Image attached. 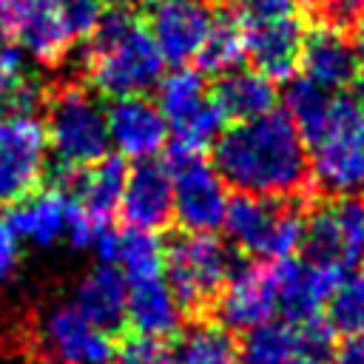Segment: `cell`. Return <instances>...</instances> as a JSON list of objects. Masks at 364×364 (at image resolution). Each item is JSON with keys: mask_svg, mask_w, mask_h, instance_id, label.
Segmentation results:
<instances>
[{"mask_svg": "<svg viewBox=\"0 0 364 364\" xmlns=\"http://www.w3.org/2000/svg\"><path fill=\"white\" fill-rule=\"evenodd\" d=\"M213 148V168L239 193L296 199L313 185L307 145L284 111L228 125Z\"/></svg>", "mask_w": 364, "mask_h": 364, "instance_id": "obj_1", "label": "cell"}, {"mask_svg": "<svg viewBox=\"0 0 364 364\" xmlns=\"http://www.w3.org/2000/svg\"><path fill=\"white\" fill-rule=\"evenodd\" d=\"M85 85L111 100L145 94L165 74V57L145 20L131 9L102 11L94 34L85 40Z\"/></svg>", "mask_w": 364, "mask_h": 364, "instance_id": "obj_2", "label": "cell"}, {"mask_svg": "<svg viewBox=\"0 0 364 364\" xmlns=\"http://www.w3.org/2000/svg\"><path fill=\"white\" fill-rule=\"evenodd\" d=\"M310 179L327 196L364 191V102L350 91L330 97L321 128L307 142Z\"/></svg>", "mask_w": 364, "mask_h": 364, "instance_id": "obj_3", "label": "cell"}, {"mask_svg": "<svg viewBox=\"0 0 364 364\" xmlns=\"http://www.w3.org/2000/svg\"><path fill=\"white\" fill-rule=\"evenodd\" d=\"M43 125L54 154V171L88 168L111 148L105 108L82 82H63L46 97Z\"/></svg>", "mask_w": 364, "mask_h": 364, "instance_id": "obj_4", "label": "cell"}, {"mask_svg": "<svg viewBox=\"0 0 364 364\" xmlns=\"http://www.w3.org/2000/svg\"><path fill=\"white\" fill-rule=\"evenodd\" d=\"M228 239L253 259L282 262L301 247L304 213L293 199L236 193L222 219Z\"/></svg>", "mask_w": 364, "mask_h": 364, "instance_id": "obj_5", "label": "cell"}, {"mask_svg": "<svg viewBox=\"0 0 364 364\" xmlns=\"http://www.w3.org/2000/svg\"><path fill=\"white\" fill-rule=\"evenodd\" d=\"M230 267L233 256L213 233L182 230L162 247V276L182 313H208L225 287Z\"/></svg>", "mask_w": 364, "mask_h": 364, "instance_id": "obj_6", "label": "cell"}, {"mask_svg": "<svg viewBox=\"0 0 364 364\" xmlns=\"http://www.w3.org/2000/svg\"><path fill=\"white\" fill-rule=\"evenodd\" d=\"M165 165L173 176V219L182 230L213 233L228 210V185L205 154L168 145Z\"/></svg>", "mask_w": 364, "mask_h": 364, "instance_id": "obj_7", "label": "cell"}, {"mask_svg": "<svg viewBox=\"0 0 364 364\" xmlns=\"http://www.w3.org/2000/svg\"><path fill=\"white\" fill-rule=\"evenodd\" d=\"M301 256L333 264L338 270H353L364 256V199L333 196L304 213Z\"/></svg>", "mask_w": 364, "mask_h": 364, "instance_id": "obj_8", "label": "cell"}, {"mask_svg": "<svg viewBox=\"0 0 364 364\" xmlns=\"http://www.w3.org/2000/svg\"><path fill=\"white\" fill-rule=\"evenodd\" d=\"M34 353L43 364H111L117 347L111 333L91 324L74 304H60L40 318Z\"/></svg>", "mask_w": 364, "mask_h": 364, "instance_id": "obj_9", "label": "cell"}, {"mask_svg": "<svg viewBox=\"0 0 364 364\" xmlns=\"http://www.w3.org/2000/svg\"><path fill=\"white\" fill-rule=\"evenodd\" d=\"M48 136L34 114L0 119V205H11L40 188L46 176Z\"/></svg>", "mask_w": 364, "mask_h": 364, "instance_id": "obj_10", "label": "cell"}, {"mask_svg": "<svg viewBox=\"0 0 364 364\" xmlns=\"http://www.w3.org/2000/svg\"><path fill=\"white\" fill-rule=\"evenodd\" d=\"M210 310L216 313V321L233 333H247L270 321L279 313L273 262H233L230 276Z\"/></svg>", "mask_w": 364, "mask_h": 364, "instance_id": "obj_11", "label": "cell"}, {"mask_svg": "<svg viewBox=\"0 0 364 364\" xmlns=\"http://www.w3.org/2000/svg\"><path fill=\"white\" fill-rule=\"evenodd\" d=\"M0 20L9 40L43 65H60L71 51L63 0H0Z\"/></svg>", "mask_w": 364, "mask_h": 364, "instance_id": "obj_12", "label": "cell"}, {"mask_svg": "<svg viewBox=\"0 0 364 364\" xmlns=\"http://www.w3.org/2000/svg\"><path fill=\"white\" fill-rule=\"evenodd\" d=\"M273 273H276L279 313L290 324L321 316L333 290L344 279V270H338L333 264L313 262L307 256H299V259L290 256V259L273 262Z\"/></svg>", "mask_w": 364, "mask_h": 364, "instance_id": "obj_13", "label": "cell"}, {"mask_svg": "<svg viewBox=\"0 0 364 364\" xmlns=\"http://www.w3.org/2000/svg\"><path fill=\"white\" fill-rule=\"evenodd\" d=\"M111 148L125 159H154L168 145V119L145 94L117 97L105 108Z\"/></svg>", "mask_w": 364, "mask_h": 364, "instance_id": "obj_14", "label": "cell"}, {"mask_svg": "<svg viewBox=\"0 0 364 364\" xmlns=\"http://www.w3.org/2000/svg\"><path fill=\"white\" fill-rule=\"evenodd\" d=\"M213 9L205 0H154L148 3V31L165 63L188 65L205 43Z\"/></svg>", "mask_w": 364, "mask_h": 364, "instance_id": "obj_15", "label": "cell"}, {"mask_svg": "<svg viewBox=\"0 0 364 364\" xmlns=\"http://www.w3.org/2000/svg\"><path fill=\"white\" fill-rule=\"evenodd\" d=\"M119 210L128 228L156 233L173 219V176L165 162L139 159L128 168Z\"/></svg>", "mask_w": 364, "mask_h": 364, "instance_id": "obj_16", "label": "cell"}, {"mask_svg": "<svg viewBox=\"0 0 364 364\" xmlns=\"http://www.w3.org/2000/svg\"><path fill=\"white\" fill-rule=\"evenodd\" d=\"M304 31L301 14L245 23V60L273 82L290 80L299 68Z\"/></svg>", "mask_w": 364, "mask_h": 364, "instance_id": "obj_17", "label": "cell"}, {"mask_svg": "<svg viewBox=\"0 0 364 364\" xmlns=\"http://www.w3.org/2000/svg\"><path fill=\"white\" fill-rule=\"evenodd\" d=\"M299 68L316 85L327 88L330 94L333 91L338 94L355 82V77L361 74V60L355 43L341 28L316 23L313 28L304 31Z\"/></svg>", "mask_w": 364, "mask_h": 364, "instance_id": "obj_18", "label": "cell"}, {"mask_svg": "<svg viewBox=\"0 0 364 364\" xmlns=\"http://www.w3.org/2000/svg\"><path fill=\"white\" fill-rule=\"evenodd\" d=\"M68 216H71V196L57 185L34 188L23 199L11 202L6 210V222L11 225V230L37 247H51L57 239H63L68 228Z\"/></svg>", "mask_w": 364, "mask_h": 364, "instance_id": "obj_19", "label": "cell"}, {"mask_svg": "<svg viewBox=\"0 0 364 364\" xmlns=\"http://www.w3.org/2000/svg\"><path fill=\"white\" fill-rule=\"evenodd\" d=\"M208 91H210L213 105L230 122H247V119L264 117V114L276 111V102H279L276 82L270 77H264L262 71L242 68V65L219 74Z\"/></svg>", "mask_w": 364, "mask_h": 364, "instance_id": "obj_20", "label": "cell"}, {"mask_svg": "<svg viewBox=\"0 0 364 364\" xmlns=\"http://www.w3.org/2000/svg\"><path fill=\"white\" fill-rule=\"evenodd\" d=\"M125 324H131V333H142L154 338H168L179 330L182 307L162 273L128 279Z\"/></svg>", "mask_w": 364, "mask_h": 364, "instance_id": "obj_21", "label": "cell"}, {"mask_svg": "<svg viewBox=\"0 0 364 364\" xmlns=\"http://www.w3.org/2000/svg\"><path fill=\"white\" fill-rule=\"evenodd\" d=\"M91 324H97L105 333H117L125 324V307H128V279L114 264L94 267L77 287L71 301Z\"/></svg>", "mask_w": 364, "mask_h": 364, "instance_id": "obj_22", "label": "cell"}, {"mask_svg": "<svg viewBox=\"0 0 364 364\" xmlns=\"http://www.w3.org/2000/svg\"><path fill=\"white\" fill-rule=\"evenodd\" d=\"M102 264H114L125 273V279H139V276H154L162 273V245L154 233L139 230V228H111L105 225L94 245Z\"/></svg>", "mask_w": 364, "mask_h": 364, "instance_id": "obj_23", "label": "cell"}, {"mask_svg": "<svg viewBox=\"0 0 364 364\" xmlns=\"http://www.w3.org/2000/svg\"><path fill=\"white\" fill-rule=\"evenodd\" d=\"M242 60H245V23L228 3L216 6L210 14L205 43L196 51L193 63L199 65L202 74L219 77V74L236 68Z\"/></svg>", "mask_w": 364, "mask_h": 364, "instance_id": "obj_24", "label": "cell"}, {"mask_svg": "<svg viewBox=\"0 0 364 364\" xmlns=\"http://www.w3.org/2000/svg\"><path fill=\"white\" fill-rule=\"evenodd\" d=\"M176 364H239L233 330L222 321H193L173 347Z\"/></svg>", "mask_w": 364, "mask_h": 364, "instance_id": "obj_25", "label": "cell"}, {"mask_svg": "<svg viewBox=\"0 0 364 364\" xmlns=\"http://www.w3.org/2000/svg\"><path fill=\"white\" fill-rule=\"evenodd\" d=\"M208 100H210V91L205 85V74L199 68L176 65L171 74L159 77L154 102L159 105L162 117L168 119V131H171V125L193 117Z\"/></svg>", "mask_w": 364, "mask_h": 364, "instance_id": "obj_26", "label": "cell"}, {"mask_svg": "<svg viewBox=\"0 0 364 364\" xmlns=\"http://www.w3.org/2000/svg\"><path fill=\"white\" fill-rule=\"evenodd\" d=\"M293 355H299L296 324L276 318L247 330L239 347V364H287Z\"/></svg>", "mask_w": 364, "mask_h": 364, "instance_id": "obj_27", "label": "cell"}, {"mask_svg": "<svg viewBox=\"0 0 364 364\" xmlns=\"http://www.w3.org/2000/svg\"><path fill=\"white\" fill-rule=\"evenodd\" d=\"M279 97L284 102V114L293 119V125L299 128V134H301V139L307 145L313 139V134L321 128L333 94L327 88L316 85L307 77H290L287 80V88Z\"/></svg>", "mask_w": 364, "mask_h": 364, "instance_id": "obj_28", "label": "cell"}, {"mask_svg": "<svg viewBox=\"0 0 364 364\" xmlns=\"http://www.w3.org/2000/svg\"><path fill=\"white\" fill-rule=\"evenodd\" d=\"M37 102H43V91L26 77L20 48L9 46L0 51V119L14 114H34Z\"/></svg>", "mask_w": 364, "mask_h": 364, "instance_id": "obj_29", "label": "cell"}, {"mask_svg": "<svg viewBox=\"0 0 364 364\" xmlns=\"http://www.w3.org/2000/svg\"><path fill=\"white\" fill-rule=\"evenodd\" d=\"M327 321L341 336L364 333V270L344 273L327 301Z\"/></svg>", "mask_w": 364, "mask_h": 364, "instance_id": "obj_30", "label": "cell"}, {"mask_svg": "<svg viewBox=\"0 0 364 364\" xmlns=\"http://www.w3.org/2000/svg\"><path fill=\"white\" fill-rule=\"evenodd\" d=\"M114 361L117 364H176L173 350L165 344V338H154L142 333L125 336L122 344L117 347Z\"/></svg>", "mask_w": 364, "mask_h": 364, "instance_id": "obj_31", "label": "cell"}, {"mask_svg": "<svg viewBox=\"0 0 364 364\" xmlns=\"http://www.w3.org/2000/svg\"><path fill=\"white\" fill-rule=\"evenodd\" d=\"M316 23L333 26V28H355V23L364 17V0H304V6Z\"/></svg>", "mask_w": 364, "mask_h": 364, "instance_id": "obj_32", "label": "cell"}, {"mask_svg": "<svg viewBox=\"0 0 364 364\" xmlns=\"http://www.w3.org/2000/svg\"><path fill=\"white\" fill-rule=\"evenodd\" d=\"M296 336H299V353L301 355H313V358L327 361L330 353H333V347H336V330L321 316H313L307 321H299L296 324Z\"/></svg>", "mask_w": 364, "mask_h": 364, "instance_id": "obj_33", "label": "cell"}, {"mask_svg": "<svg viewBox=\"0 0 364 364\" xmlns=\"http://www.w3.org/2000/svg\"><path fill=\"white\" fill-rule=\"evenodd\" d=\"M228 6L242 17V23H253V20L299 14L304 0H228Z\"/></svg>", "mask_w": 364, "mask_h": 364, "instance_id": "obj_34", "label": "cell"}, {"mask_svg": "<svg viewBox=\"0 0 364 364\" xmlns=\"http://www.w3.org/2000/svg\"><path fill=\"white\" fill-rule=\"evenodd\" d=\"M63 14L74 40H88L102 17V0H63Z\"/></svg>", "mask_w": 364, "mask_h": 364, "instance_id": "obj_35", "label": "cell"}, {"mask_svg": "<svg viewBox=\"0 0 364 364\" xmlns=\"http://www.w3.org/2000/svg\"><path fill=\"white\" fill-rule=\"evenodd\" d=\"M20 262V236L11 230L6 216H0V282H6Z\"/></svg>", "mask_w": 364, "mask_h": 364, "instance_id": "obj_36", "label": "cell"}, {"mask_svg": "<svg viewBox=\"0 0 364 364\" xmlns=\"http://www.w3.org/2000/svg\"><path fill=\"white\" fill-rule=\"evenodd\" d=\"M330 361L333 364H364V333L344 336V341L333 347Z\"/></svg>", "mask_w": 364, "mask_h": 364, "instance_id": "obj_37", "label": "cell"}, {"mask_svg": "<svg viewBox=\"0 0 364 364\" xmlns=\"http://www.w3.org/2000/svg\"><path fill=\"white\" fill-rule=\"evenodd\" d=\"M353 43H355V51H358V60H361V68H364V17L355 23V37H353Z\"/></svg>", "mask_w": 364, "mask_h": 364, "instance_id": "obj_38", "label": "cell"}, {"mask_svg": "<svg viewBox=\"0 0 364 364\" xmlns=\"http://www.w3.org/2000/svg\"><path fill=\"white\" fill-rule=\"evenodd\" d=\"M136 3H145V0H102V6H111V9H131Z\"/></svg>", "mask_w": 364, "mask_h": 364, "instance_id": "obj_39", "label": "cell"}, {"mask_svg": "<svg viewBox=\"0 0 364 364\" xmlns=\"http://www.w3.org/2000/svg\"><path fill=\"white\" fill-rule=\"evenodd\" d=\"M287 364H324V361H321V358H313V355H301V353H299V355H293Z\"/></svg>", "mask_w": 364, "mask_h": 364, "instance_id": "obj_40", "label": "cell"}, {"mask_svg": "<svg viewBox=\"0 0 364 364\" xmlns=\"http://www.w3.org/2000/svg\"><path fill=\"white\" fill-rule=\"evenodd\" d=\"M11 46V40H9V31H6V26H3V20H0V51H6Z\"/></svg>", "mask_w": 364, "mask_h": 364, "instance_id": "obj_41", "label": "cell"}]
</instances>
